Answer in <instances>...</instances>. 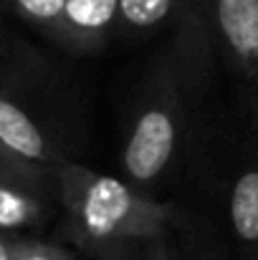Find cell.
Segmentation results:
<instances>
[{"label": "cell", "instance_id": "obj_1", "mask_svg": "<svg viewBox=\"0 0 258 260\" xmlns=\"http://www.w3.org/2000/svg\"><path fill=\"white\" fill-rule=\"evenodd\" d=\"M56 192L71 240L91 255L129 240L165 238L177 222V207L147 197L122 177L96 172L79 162L56 170Z\"/></svg>", "mask_w": 258, "mask_h": 260}, {"label": "cell", "instance_id": "obj_2", "mask_svg": "<svg viewBox=\"0 0 258 260\" xmlns=\"http://www.w3.org/2000/svg\"><path fill=\"white\" fill-rule=\"evenodd\" d=\"M182 84V66L170 51L142 91L119 152L124 179L137 187L162 179L182 149L187 124Z\"/></svg>", "mask_w": 258, "mask_h": 260}, {"label": "cell", "instance_id": "obj_3", "mask_svg": "<svg viewBox=\"0 0 258 260\" xmlns=\"http://www.w3.org/2000/svg\"><path fill=\"white\" fill-rule=\"evenodd\" d=\"M215 48L248 84L258 76V0H205Z\"/></svg>", "mask_w": 258, "mask_h": 260}, {"label": "cell", "instance_id": "obj_4", "mask_svg": "<svg viewBox=\"0 0 258 260\" xmlns=\"http://www.w3.org/2000/svg\"><path fill=\"white\" fill-rule=\"evenodd\" d=\"M0 144L15 157L53 174L66 162V157L56 149L53 139L36 121V116L3 88H0Z\"/></svg>", "mask_w": 258, "mask_h": 260}, {"label": "cell", "instance_id": "obj_5", "mask_svg": "<svg viewBox=\"0 0 258 260\" xmlns=\"http://www.w3.org/2000/svg\"><path fill=\"white\" fill-rule=\"evenodd\" d=\"M114 30H119V0H66L51 38L71 51L91 53L104 48Z\"/></svg>", "mask_w": 258, "mask_h": 260}, {"label": "cell", "instance_id": "obj_6", "mask_svg": "<svg viewBox=\"0 0 258 260\" xmlns=\"http://www.w3.org/2000/svg\"><path fill=\"white\" fill-rule=\"evenodd\" d=\"M46 217V189L15 179H0V233L18 235L20 230L38 228Z\"/></svg>", "mask_w": 258, "mask_h": 260}, {"label": "cell", "instance_id": "obj_7", "mask_svg": "<svg viewBox=\"0 0 258 260\" xmlns=\"http://www.w3.org/2000/svg\"><path fill=\"white\" fill-rule=\"evenodd\" d=\"M228 220L236 240L258 250V167L236 177L228 197Z\"/></svg>", "mask_w": 258, "mask_h": 260}, {"label": "cell", "instance_id": "obj_8", "mask_svg": "<svg viewBox=\"0 0 258 260\" xmlns=\"http://www.w3.org/2000/svg\"><path fill=\"white\" fill-rule=\"evenodd\" d=\"M180 0H119V30L147 33L180 20Z\"/></svg>", "mask_w": 258, "mask_h": 260}, {"label": "cell", "instance_id": "obj_9", "mask_svg": "<svg viewBox=\"0 0 258 260\" xmlns=\"http://www.w3.org/2000/svg\"><path fill=\"white\" fill-rule=\"evenodd\" d=\"M96 260H175L165 243V238H155V240H129V243H119V245H109L104 248Z\"/></svg>", "mask_w": 258, "mask_h": 260}, {"label": "cell", "instance_id": "obj_10", "mask_svg": "<svg viewBox=\"0 0 258 260\" xmlns=\"http://www.w3.org/2000/svg\"><path fill=\"white\" fill-rule=\"evenodd\" d=\"M0 179H15V182H25V184L48 189V184L56 182V174L43 170V167H36V165H31V162H25L20 157H15L13 152H8L0 144Z\"/></svg>", "mask_w": 258, "mask_h": 260}, {"label": "cell", "instance_id": "obj_11", "mask_svg": "<svg viewBox=\"0 0 258 260\" xmlns=\"http://www.w3.org/2000/svg\"><path fill=\"white\" fill-rule=\"evenodd\" d=\"M13 5L28 23H33L36 28L51 36L64 13L66 0H13Z\"/></svg>", "mask_w": 258, "mask_h": 260}, {"label": "cell", "instance_id": "obj_12", "mask_svg": "<svg viewBox=\"0 0 258 260\" xmlns=\"http://www.w3.org/2000/svg\"><path fill=\"white\" fill-rule=\"evenodd\" d=\"M13 260H76L66 248L25 235H13Z\"/></svg>", "mask_w": 258, "mask_h": 260}, {"label": "cell", "instance_id": "obj_13", "mask_svg": "<svg viewBox=\"0 0 258 260\" xmlns=\"http://www.w3.org/2000/svg\"><path fill=\"white\" fill-rule=\"evenodd\" d=\"M0 260H13V235L0 233Z\"/></svg>", "mask_w": 258, "mask_h": 260}, {"label": "cell", "instance_id": "obj_14", "mask_svg": "<svg viewBox=\"0 0 258 260\" xmlns=\"http://www.w3.org/2000/svg\"><path fill=\"white\" fill-rule=\"evenodd\" d=\"M5 48H8V33H5L3 25H0V56L5 53Z\"/></svg>", "mask_w": 258, "mask_h": 260}, {"label": "cell", "instance_id": "obj_15", "mask_svg": "<svg viewBox=\"0 0 258 260\" xmlns=\"http://www.w3.org/2000/svg\"><path fill=\"white\" fill-rule=\"evenodd\" d=\"M251 88H253V109H256V121H258V76L256 81L251 84Z\"/></svg>", "mask_w": 258, "mask_h": 260}, {"label": "cell", "instance_id": "obj_16", "mask_svg": "<svg viewBox=\"0 0 258 260\" xmlns=\"http://www.w3.org/2000/svg\"><path fill=\"white\" fill-rule=\"evenodd\" d=\"M256 260H258V255H256Z\"/></svg>", "mask_w": 258, "mask_h": 260}]
</instances>
